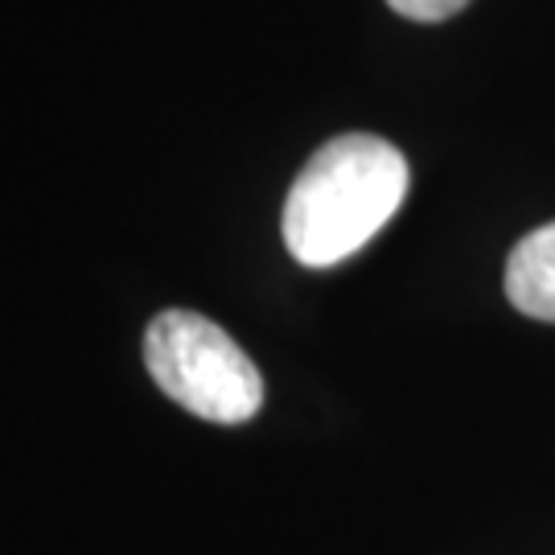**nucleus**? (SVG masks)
<instances>
[{"mask_svg":"<svg viewBox=\"0 0 555 555\" xmlns=\"http://www.w3.org/2000/svg\"><path fill=\"white\" fill-rule=\"evenodd\" d=\"M144 366L178 408L210 424H243L263 403V378L238 341L190 309H165L144 334Z\"/></svg>","mask_w":555,"mask_h":555,"instance_id":"2","label":"nucleus"},{"mask_svg":"<svg viewBox=\"0 0 555 555\" xmlns=\"http://www.w3.org/2000/svg\"><path fill=\"white\" fill-rule=\"evenodd\" d=\"M387 4L408 21H444L461 13L469 0H387Z\"/></svg>","mask_w":555,"mask_h":555,"instance_id":"4","label":"nucleus"},{"mask_svg":"<svg viewBox=\"0 0 555 555\" xmlns=\"http://www.w3.org/2000/svg\"><path fill=\"white\" fill-rule=\"evenodd\" d=\"M408 198V160L391 140L346 132L325 140L284 202V243L305 268H334L362 251Z\"/></svg>","mask_w":555,"mask_h":555,"instance_id":"1","label":"nucleus"},{"mask_svg":"<svg viewBox=\"0 0 555 555\" xmlns=\"http://www.w3.org/2000/svg\"><path fill=\"white\" fill-rule=\"evenodd\" d=\"M506 297L527 318L555 321V222L515 243L506 259Z\"/></svg>","mask_w":555,"mask_h":555,"instance_id":"3","label":"nucleus"}]
</instances>
